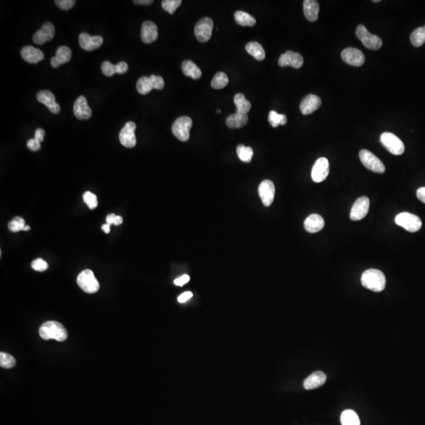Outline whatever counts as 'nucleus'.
I'll use <instances>...</instances> for the list:
<instances>
[{
	"label": "nucleus",
	"instance_id": "f257e3e1",
	"mask_svg": "<svg viewBox=\"0 0 425 425\" xmlns=\"http://www.w3.org/2000/svg\"><path fill=\"white\" fill-rule=\"evenodd\" d=\"M362 286L374 292H380L386 287V277L384 272L376 268H370L362 274Z\"/></svg>",
	"mask_w": 425,
	"mask_h": 425
},
{
	"label": "nucleus",
	"instance_id": "f03ea898",
	"mask_svg": "<svg viewBox=\"0 0 425 425\" xmlns=\"http://www.w3.org/2000/svg\"><path fill=\"white\" fill-rule=\"evenodd\" d=\"M40 337L44 340L55 339L58 342H63L68 337L66 329L62 324L57 321H47L40 326L39 330Z\"/></svg>",
	"mask_w": 425,
	"mask_h": 425
},
{
	"label": "nucleus",
	"instance_id": "7ed1b4c3",
	"mask_svg": "<svg viewBox=\"0 0 425 425\" xmlns=\"http://www.w3.org/2000/svg\"><path fill=\"white\" fill-rule=\"evenodd\" d=\"M395 223L409 233H416L422 227L420 218L410 212H403L397 215Z\"/></svg>",
	"mask_w": 425,
	"mask_h": 425
},
{
	"label": "nucleus",
	"instance_id": "20e7f679",
	"mask_svg": "<svg viewBox=\"0 0 425 425\" xmlns=\"http://www.w3.org/2000/svg\"><path fill=\"white\" fill-rule=\"evenodd\" d=\"M356 36L362 41L366 48L370 50H379L382 47L383 41L380 37L370 33L368 29L362 25H359L356 29Z\"/></svg>",
	"mask_w": 425,
	"mask_h": 425
},
{
	"label": "nucleus",
	"instance_id": "39448f33",
	"mask_svg": "<svg viewBox=\"0 0 425 425\" xmlns=\"http://www.w3.org/2000/svg\"><path fill=\"white\" fill-rule=\"evenodd\" d=\"M192 126V120L189 117H180L173 122L172 132L177 139L182 142L188 140L190 138V130Z\"/></svg>",
	"mask_w": 425,
	"mask_h": 425
},
{
	"label": "nucleus",
	"instance_id": "423d86ee",
	"mask_svg": "<svg viewBox=\"0 0 425 425\" xmlns=\"http://www.w3.org/2000/svg\"><path fill=\"white\" fill-rule=\"evenodd\" d=\"M78 285L84 292L94 294L99 290V281L90 269H85L78 275Z\"/></svg>",
	"mask_w": 425,
	"mask_h": 425
},
{
	"label": "nucleus",
	"instance_id": "0eeeda50",
	"mask_svg": "<svg viewBox=\"0 0 425 425\" xmlns=\"http://www.w3.org/2000/svg\"><path fill=\"white\" fill-rule=\"evenodd\" d=\"M359 158L363 166L370 171L380 174L385 172L384 163L370 151L362 150L359 152Z\"/></svg>",
	"mask_w": 425,
	"mask_h": 425
},
{
	"label": "nucleus",
	"instance_id": "6e6552de",
	"mask_svg": "<svg viewBox=\"0 0 425 425\" xmlns=\"http://www.w3.org/2000/svg\"><path fill=\"white\" fill-rule=\"evenodd\" d=\"M380 142L386 149L394 155H401L405 152L403 142L395 134L384 132L380 136Z\"/></svg>",
	"mask_w": 425,
	"mask_h": 425
},
{
	"label": "nucleus",
	"instance_id": "1a4fd4ad",
	"mask_svg": "<svg viewBox=\"0 0 425 425\" xmlns=\"http://www.w3.org/2000/svg\"><path fill=\"white\" fill-rule=\"evenodd\" d=\"M214 22L210 18H203L195 26V35L201 43L209 41L212 36Z\"/></svg>",
	"mask_w": 425,
	"mask_h": 425
},
{
	"label": "nucleus",
	"instance_id": "9d476101",
	"mask_svg": "<svg viewBox=\"0 0 425 425\" xmlns=\"http://www.w3.org/2000/svg\"><path fill=\"white\" fill-rule=\"evenodd\" d=\"M370 201L368 197L363 196L358 198L353 203L350 210L349 218L352 221H360L367 215L370 209Z\"/></svg>",
	"mask_w": 425,
	"mask_h": 425
},
{
	"label": "nucleus",
	"instance_id": "9b49d317",
	"mask_svg": "<svg viewBox=\"0 0 425 425\" xmlns=\"http://www.w3.org/2000/svg\"><path fill=\"white\" fill-rule=\"evenodd\" d=\"M135 129H136V125L132 121H128L123 127L119 134L120 142L123 146L125 148H132L136 145Z\"/></svg>",
	"mask_w": 425,
	"mask_h": 425
},
{
	"label": "nucleus",
	"instance_id": "f8f14e48",
	"mask_svg": "<svg viewBox=\"0 0 425 425\" xmlns=\"http://www.w3.org/2000/svg\"><path fill=\"white\" fill-rule=\"evenodd\" d=\"M329 174V162L325 158L317 159L312 169L311 177L314 182L321 183L328 177Z\"/></svg>",
	"mask_w": 425,
	"mask_h": 425
},
{
	"label": "nucleus",
	"instance_id": "ddd939ff",
	"mask_svg": "<svg viewBox=\"0 0 425 425\" xmlns=\"http://www.w3.org/2000/svg\"><path fill=\"white\" fill-rule=\"evenodd\" d=\"M342 59L353 66H361L365 63V55L359 49L348 47L341 53Z\"/></svg>",
	"mask_w": 425,
	"mask_h": 425
},
{
	"label": "nucleus",
	"instance_id": "4468645a",
	"mask_svg": "<svg viewBox=\"0 0 425 425\" xmlns=\"http://www.w3.org/2000/svg\"><path fill=\"white\" fill-rule=\"evenodd\" d=\"M275 186L271 180H265L258 187V194L265 206H269L272 203L275 197Z\"/></svg>",
	"mask_w": 425,
	"mask_h": 425
},
{
	"label": "nucleus",
	"instance_id": "2eb2a0df",
	"mask_svg": "<svg viewBox=\"0 0 425 425\" xmlns=\"http://www.w3.org/2000/svg\"><path fill=\"white\" fill-rule=\"evenodd\" d=\"M278 65L280 67L292 66L295 68H301L303 65V56L299 53L288 51L285 54H281L278 61Z\"/></svg>",
	"mask_w": 425,
	"mask_h": 425
},
{
	"label": "nucleus",
	"instance_id": "dca6fc26",
	"mask_svg": "<svg viewBox=\"0 0 425 425\" xmlns=\"http://www.w3.org/2000/svg\"><path fill=\"white\" fill-rule=\"evenodd\" d=\"M55 29L51 22L43 24L41 29L33 35V42L38 45H42L47 41H50L54 38Z\"/></svg>",
	"mask_w": 425,
	"mask_h": 425
},
{
	"label": "nucleus",
	"instance_id": "f3484780",
	"mask_svg": "<svg viewBox=\"0 0 425 425\" xmlns=\"http://www.w3.org/2000/svg\"><path fill=\"white\" fill-rule=\"evenodd\" d=\"M103 38L100 36H92L89 33H81L79 36V44L85 51H92L99 48L103 44Z\"/></svg>",
	"mask_w": 425,
	"mask_h": 425
},
{
	"label": "nucleus",
	"instance_id": "a211bd4d",
	"mask_svg": "<svg viewBox=\"0 0 425 425\" xmlns=\"http://www.w3.org/2000/svg\"><path fill=\"white\" fill-rule=\"evenodd\" d=\"M36 98L40 103L45 105L53 114L59 113L61 107L58 103H56L55 96L52 92L47 90L40 91L36 95Z\"/></svg>",
	"mask_w": 425,
	"mask_h": 425
},
{
	"label": "nucleus",
	"instance_id": "6ab92c4d",
	"mask_svg": "<svg viewBox=\"0 0 425 425\" xmlns=\"http://www.w3.org/2000/svg\"><path fill=\"white\" fill-rule=\"evenodd\" d=\"M74 114L79 120H88L92 117V109L89 107L85 96H81L78 98L74 106Z\"/></svg>",
	"mask_w": 425,
	"mask_h": 425
},
{
	"label": "nucleus",
	"instance_id": "aec40b11",
	"mask_svg": "<svg viewBox=\"0 0 425 425\" xmlns=\"http://www.w3.org/2000/svg\"><path fill=\"white\" fill-rule=\"evenodd\" d=\"M321 99L315 95H308L302 100L300 110L304 115H309L320 108Z\"/></svg>",
	"mask_w": 425,
	"mask_h": 425
},
{
	"label": "nucleus",
	"instance_id": "412c9836",
	"mask_svg": "<svg viewBox=\"0 0 425 425\" xmlns=\"http://www.w3.org/2000/svg\"><path fill=\"white\" fill-rule=\"evenodd\" d=\"M158 36V27L154 22L147 21L143 23L141 28V39L144 43H152L157 40Z\"/></svg>",
	"mask_w": 425,
	"mask_h": 425
},
{
	"label": "nucleus",
	"instance_id": "4be33fe9",
	"mask_svg": "<svg viewBox=\"0 0 425 425\" xmlns=\"http://www.w3.org/2000/svg\"><path fill=\"white\" fill-rule=\"evenodd\" d=\"M21 55L25 61L31 64L38 63L44 58L43 51L33 46L24 47L21 51Z\"/></svg>",
	"mask_w": 425,
	"mask_h": 425
},
{
	"label": "nucleus",
	"instance_id": "5701e85b",
	"mask_svg": "<svg viewBox=\"0 0 425 425\" xmlns=\"http://www.w3.org/2000/svg\"><path fill=\"white\" fill-rule=\"evenodd\" d=\"M72 58V51L66 46H61L56 51L54 57L51 58V64L54 68H58L61 65L70 61Z\"/></svg>",
	"mask_w": 425,
	"mask_h": 425
},
{
	"label": "nucleus",
	"instance_id": "b1692460",
	"mask_svg": "<svg viewBox=\"0 0 425 425\" xmlns=\"http://www.w3.org/2000/svg\"><path fill=\"white\" fill-rule=\"evenodd\" d=\"M324 227V221L321 215H311L306 218L304 222V228L306 232L310 233H317L322 230Z\"/></svg>",
	"mask_w": 425,
	"mask_h": 425
},
{
	"label": "nucleus",
	"instance_id": "393cba45",
	"mask_svg": "<svg viewBox=\"0 0 425 425\" xmlns=\"http://www.w3.org/2000/svg\"><path fill=\"white\" fill-rule=\"evenodd\" d=\"M326 375L322 371H316L305 380L303 385L306 390L316 389L317 387L324 385V383L326 382Z\"/></svg>",
	"mask_w": 425,
	"mask_h": 425
},
{
	"label": "nucleus",
	"instance_id": "a878e982",
	"mask_svg": "<svg viewBox=\"0 0 425 425\" xmlns=\"http://www.w3.org/2000/svg\"><path fill=\"white\" fill-rule=\"evenodd\" d=\"M305 17L310 22H315L318 18L320 6L316 0H305L303 2Z\"/></svg>",
	"mask_w": 425,
	"mask_h": 425
},
{
	"label": "nucleus",
	"instance_id": "bb28decb",
	"mask_svg": "<svg viewBox=\"0 0 425 425\" xmlns=\"http://www.w3.org/2000/svg\"><path fill=\"white\" fill-rule=\"evenodd\" d=\"M248 116L247 114H241L236 112V114L229 116L226 119V124L230 128H240L245 126L248 122Z\"/></svg>",
	"mask_w": 425,
	"mask_h": 425
},
{
	"label": "nucleus",
	"instance_id": "cd10ccee",
	"mask_svg": "<svg viewBox=\"0 0 425 425\" xmlns=\"http://www.w3.org/2000/svg\"><path fill=\"white\" fill-rule=\"evenodd\" d=\"M184 75L192 79H199L202 76V71L191 60H185L181 65Z\"/></svg>",
	"mask_w": 425,
	"mask_h": 425
},
{
	"label": "nucleus",
	"instance_id": "c85d7f7f",
	"mask_svg": "<svg viewBox=\"0 0 425 425\" xmlns=\"http://www.w3.org/2000/svg\"><path fill=\"white\" fill-rule=\"evenodd\" d=\"M246 51L258 61H262L265 59V50L258 42H250L247 43L246 45Z\"/></svg>",
	"mask_w": 425,
	"mask_h": 425
},
{
	"label": "nucleus",
	"instance_id": "c756f323",
	"mask_svg": "<svg viewBox=\"0 0 425 425\" xmlns=\"http://www.w3.org/2000/svg\"><path fill=\"white\" fill-rule=\"evenodd\" d=\"M234 103L236 106V112L247 114V113L251 110V102L246 99L245 96L243 94H236L234 97Z\"/></svg>",
	"mask_w": 425,
	"mask_h": 425
},
{
	"label": "nucleus",
	"instance_id": "7c9ffc66",
	"mask_svg": "<svg viewBox=\"0 0 425 425\" xmlns=\"http://www.w3.org/2000/svg\"><path fill=\"white\" fill-rule=\"evenodd\" d=\"M235 20L236 23L241 26L252 27L256 24L255 18L244 11H236L235 13Z\"/></svg>",
	"mask_w": 425,
	"mask_h": 425
},
{
	"label": "nucleus",
	"instance_id": "2f4dec72",
	"mask_svg": "<svg viewBox=\"0 0 425 425\" xmlns=\"http://www.w3.org/2000/svg\"><path fill=\"white\" fill-rule=\"evenodd\" d=\"M340 420L342 425H360L359 415L351 409L343 411L341 414Z\"/></svg>",
	"mask_w": 425,
	"mask_h": 425
},
{
	"label": "nucleus",
	"instance_id": "473e14b6",
	"mask_svg": "<svg viewBox=\"0 0 425 425\" xmlns=\"http://www.w3.org/2000/svg\"><path fill=\"white\" fill-rule=\"evenodd\" d=\"M136 89L137 92L141 95H147V94L152 92V90L155 89V88H154V85L151 78L150 77L149 78L143 77V78H139L137 81Z\"/></svg>",
	"mask_w": 425,
	"mask_h": 425
},
{
	"label": "nucleus",
	"instance_id": "72a5a7b5",
	"mask_svg": "<svg viewBox=\"0 0 425 425\" xmlns=\"http://www.w3.org/2000/svg\"><path fill=\"white\" fill-rule=\"evenodd\" d=\"M410 41L414 47H420L425 43V26L415 29L410 36Z\"/></svg>",
	"mask_w": 425,
	"mask_h": 425
},
{
	"label": "nucleus",
	"instance_id": "f704fd0d",
	"mask_svg": "<svg viewBox=\"0 0 425 425\" xmlns=\"http://www.w3.org/2000/svg\"><path fill=\"white\" fill-rule=\"evenodd\" d=\"M229 84V78L225 73L218 72L211 81V86L215 89H222Z\"/></svg>",
	"mask_w": 425,
	"mask_h": 425
},
{
	"label": "nucleus",
	"instance_id": "c9c22d12",
	"mask_svg": "<svg viewBox=\"0 0 425 425\" xmlns=\"http://www.w3.org/2000/svg\"><path fill=\"white\" fill-rule=\"evenodd\" d=\"M236 153L238 155L239 159L243 162H251L254 155L252 148L243 145H240L236 148Z\"/></svg>",
	"mask_w": 425,
	"mask_h": 425
},
{
	"label": "nucleus",
	"instance_id": "e433bc0d",
	"mask_svg": "<svg viewBox=\"0 0 425 425\" xmlns=\"http://www.w3.org/2000/svg\"><path fill=\"white\" fill-rule=\"evenodd\" d=\"M268 120V122L270 123L271 125L273 128H276V127L279 126V124L285 125L287 124V121H288L287 117L285 114H278L277 112L274 111V110L269 112Z\"/></svg>",
	"mask_w": 425,
	"mask_h": 425
},
{
	"label": "nucleus",
	"instance_id": "4c0bfd02",
	"mask_svg": "<svg viewBox=\"0 0 425 425\" xmlns=\"http://www.w3.org/2000/svg\"><path fill=\"white\" fill-rule=\"evenodd\" d=\"M16 364V360L12 355L5 352L0 353V366L4 369H11Z\"/></svg>",
	"mask_w": 425,
	"mask_h": 425
},
{
	"label": "nucleus",
	"instance_id": "58836bf2",
	"mask_svg": "<svg viewBox=\"0 0 425 425\" xmlns=\"http://www.w3.org/2000/svg\"><path fill=\"white\" fill-rule=\"evenodd\" d=\"M26 226V222L23 218H20V217H16L8 224V229L13 233H17V232L22 230L24 231Z\"/></svg>",
	"mask_w": 425,
	"mask_h": 425
},
{
	"label": "nucleus",
	"instance_id": "ea45409f",
	"mask_svg": "<svg viewBox=\"0 0 425 425\" xmlns=\"http://www.w3.org/2000/svg\"><path fill=\"white\" fill-rule=\"evenodd\" d=\"M182 4L181 0H163L162 2V8L170 15H173L175 11Z\"/></svg>",
	"mask_w": 425,
	"mask_h": 425
},
{
	"label": "nucleus",
	"instance_id": "a19ab883",
	"mask_svg": "<svg viewBox=\"0 0 425 425\" xmlns=\"http://www.w3.org/2000/svg\"><path fill=\"white\" fill-rule=\"evenodd\" d=\"M83 199L85 203L88 205L89 209H96L98 206V198L95 194L90 192V191H87L84 194Z\"/></svg>",
	"mask_w": 425,
	"mask_h": 425
},
{
	"label": "nucleus",
	"instance_id": "79ce46f5",
	"mask_svg": "<svg viewBox=\"0 0 425 425\" xmlns=\"http://www.w3.org/2000/svg\"><path fill=\"white\" fill-rule=\"evenodd\" d=\"M102 72L106 77H112L114 74H117V66L112 64L110 61H103L102 64Z\"/></svg>",
	"mask_w": 425,
	"mask_h": 425
},
{
	"label": "nucleus",
	"instance_id": "37998d69",
	"mask_svg": "<svg viewBox=\"0 0 425 425\" xmlns=\"http://www.w3.org/2000/svg\"><path fill=\"white\" fill-rule=\"evenodd\" d=\"M31 266H32V268L34 270L38 271V272H43V271L47 270V268H48V264L44 260L42 259V258H37V259L34 260L32 262Z\"/></svg>",
	"mask_w": 425,
	"mask_h": 425
},
{
	"label": "nucleus",
	"instance_id": "c03bdc74",
	"mask_svg": "<svg viewBox=\"0 0 425 425\" xmlns=\"http://www.w3.org/2000/svg\"><path fill=\"white\" fill-rule=\"evenodd\" d=\"M54 3L60 9L63 10V11H68V10L73 8V7L76 4V1L75 0H55Z\"/></svg>",
	"mask_w": 425,
	"mask_h": 425
},
{
	"label": "nucleus",
	"instance_id": "a18cd8bd",
	"mask_svg": "<svg viewBox=\"0 0 425 425\" xmlns=\"http://www.w3.org/2000/svg\"><path fill=\"white\" fill-rule=\"evenodd\" d=\"M152 79V83L154 85V88L157 90H162L164 88L165 82L164 80L162 77L156 76V75H151L150 76Z\"/></svg>",
	"mask_w": 425,
	"mask_h": 425
},
{
	"label": "nucleus",
	"instance_id": "49530a36",
	"mask_svg": "<svg viewBox=\"0 0 425 425\" xmlns=\"http://www.w3.org/2000/svg\"><path fill=\"white\" fill-rule=\"evenodd\" d=\"M123 223V218L121 216H117L114 214H110L108 216L106 217V224H108L110 226L111 225H115V226H120Z\"/></svg>",
	"mask_w": 425,
	"mask_h": 425
},
{
	"label": "nucleus",
	"instance_id": "de8ad7c7",
	"mask_svg": "<svg viewBox=\"0 0 425 425\" xmlns=\"http://www.w3.org/2000/svg\"><path fill=\"white\" fill-rule=\"evenodd\" d=\"M27 147L31 151L37 152L41 148V145H40V143L36 140V139H31L27 142Z\"/></svg>",
	"mask_w": 425,
	"mask_h": 425
},
{
	"label": "nucleus",
	"instance_id": "09e8293b",
	"mask_svg": "<svg viewBox=\"0 0 425 425\" xmlns=\"http://www.w3.org/2000/svg\"><path fill=\"white\" fill-rule=\"evenodd\" d=\"M189 280L190 276L188 275H183L182 276H180V277L175 279L174 285H177V286L182 287L184 285H186V284L188 283Z\"/></svg>",
	"mask_w": 425,
	"mask_h": 425
},
{
	"label": "nucleus",
	"instance_id": "8fccbe9b",
	"mask_svg": "<svg viewBox=\"0 0 425 425\" xmlns=\"http://www.w3.org/2000/svg\"><path fill=\"white\" fill-rule=\"evenodd\" d=\"M116 66H117V74H125L128 69V64L126 62H124V61H121L119 63L117 64Z\"/></svg>",
	"mask_w": 425,
	"mask_h": 425
},
{
	"label": "nucleus",
	"instance_id": "3c124183",
	"mask_svg": "<svg viewBox=\"0 0 425 425\" xmlns=\"http://www.w3.org/2000/svg\"><path fill=\"white\" fill-rule=\"evenodd\" d=\"M44 135H45V131L43 128H37L35 132L34 139L40 143L43 142Z\"/></svg>",
	"mask_w": 425,
	"mask_h": 425
},
{
	"label": "nucleus",
	"instance_id": "603ef678",
	"mask_svg": "<svg viewBox=\"0 0 425 425\" xmlns=\"http://www.w3.org/2000/svg\"><path fill=\"white\" fill-rule=\"evenodd\" d=\"M193 296V294L191 293V292H186L184 293H183L182 295H180V296L178 297V302L180 303H184L185 302H187V300H189L190 299H191Z\"/></svg>",
	"mask_w": 425,
	"mask_h": 425
},
{
	"label": "nucleus",
	"instance_id": "864d4df0",
	"mask_svg": "<svg viewBox=\"0 0 425 425\" xmlns=\"http://www.w3.org/2000/svg\"><path fill=\"white\" fill-rule=\"evenodd\" d=\"M416 196H417L418 199L425 203V187H420L417 190Z\"/></svg>",
	"mask_w": 425,
	"mask_h": 425
},
{
	"label": "nucleus",
	"instance_id": "5fc2aeb1",
	"mask_svg": "<svg viewBox=\"0 0 425 425\" xmlns=\"http://www.w3.org/2000/svg\"><path fill=\"white\" fill-rule=\"evenodd\" d=\"M133 3L139 5H150L153 4V0H135Z\"/></svg>",
	"mask_w": 425,
	"mask_h": 425
},
{
	"label": "nucleus",
	"instance_id": "6e6d98bb",
	"mask_svg": "<svg viewBox=\"0 0 425 425\" xmlns=\"http://www.w3.org/2000/svg\"><path fill=\"white\" fill-rule=\"evenodd\" d=\"M102 229H103V231L105 233L108 234V233H110V225H108V224L103 225V226H102Z\"/></svg>",
	"mask_w": 425,
	"mask_h": 425
},
{
	"label": "nucleus",
	"instance_id": "4d7b16f0",
	"mask_svg": "<svg viewBox=\"0 0 425 425\" xmlns=\"http://www.w3.org/2000/svg\"><path fill=\"white\" fill-rule=\"evenodd\" d=\"M29 230H30V227H29V226H26V228H25V229H24V231H29Z\"/></svg>",
	"mask_w": 425,
	"mask_h": 425
},
{
	"label": "nucleus",
	"instance_id": "13d9d810",
	"mask_svg": "<svg viewBox=\"0 0 425 425\" xmlns=\"http://www.w3.org/2000/svg\"><path fill=\"white\" fill-rule=\"evenodd\" d=\"M373 3H380V0H374V1H373Z\"/></svg>",
	"mask_w": 425,
	"mask_h": 425
},
{
	"label": "nucleus",
	"instance_id": "bf43d9fd",
	"mask_svg": "<svg viewBox=\"0 0 425 425\" xmlns=\"http://www.w3.org/2000/svg\"><path fill=\"white\" fill-rule=\"evenodd\" d=\"M217 113H218V114H221V110H217Z\"/></svg>",
	"mask_w": 425,
	"mask_h": 425
}]
</instances>
